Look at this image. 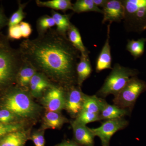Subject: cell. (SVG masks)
<instances>
[{"instance_id": "1", "label": "cell", "mask_w": 146, "mask_h": 146, "mask_svg": "<svg viewBox=\"0 0 146 146\" xmlns=\"http://www.w3.org/2000/svg\"><path fill=\"white\" fill-rule=\"evenodd\" d=\"M18 50L24 60L57 86L66 90L77 86L76 69L80 53L67 36L51 29L35 39L23 40Z\"/></svg>"}, {"instance_id": "2", "label": "cell", "mask_w": 146, "mask_h": 146, "mask_svg": "<svg viewBox=\"0 0 146 146\" xmlns=\"http://www.w3.org/2000/svg\"><path fill=\"white\" fill-rule=\"evenodd\" d=\"M3 108L22 119L33 118L39 111V106L32 100L28 91L19 87L6 95L3 102Z\"/></svg>"}, {"instance_id": "3", "label": "cell", "mask_w": 146, "mask_h": 146, "mask_svg": "<svg viewBox=\"0 0 146 146\" xmlns=\"http://www.w3.org/2000/svg\"><path fill=\"white\" fill-rule=\"evenodd\" d=\"M23 63L19 50L13 49L6 42H0V88L10 84L14 80Z\"/></svg>"}, {"instance_id": "4", "label": "cell", "mask_w": 146, "mask_h": 146, "mask_svg": "<svg viewBox=\"0 0 146 146\" xmlns=\"http://www.w3.org/2000/svg\"><path fill=\"white\" fill-rule=\"evenodd\" d=\"M139 74L136 69L116 63L96 95L103 99L111 94L115 96L125 87L131 79L137 76Z\"/></svg>"}, {"instance_id": "5", "label": "cell", "mask_w": 146, "mask_h": 146, "mask_svg": "<svg viewBox=\"0 0 146 146\" xmlns=\"http://www.w3.org/2000/svg\"><path fill=\"white\" fill-rule=\"evenodd\" d=\"M125 9L123 20L127 31H144L146 25V0H121Z\"/></svg>"}, {"instance_id": "6", "label": "cell", "mask_w": 146, "mask_h": 146, "mask_svg": "<svg viewBox=\"0 0 146 146\" xmlns=\"http://www.w3.org/2000/svg\"><path fill=\"white\" fill-rule=\"evenodd\" d=\"M146 91V82L137 76L131 79L125 87L114 96V104L127 110L131 113L136 101L141 94Z\"/></svg>"}, {"instance_id": "7", "label": "cell", "mask_w": 146, "mask_h": 146, "mask_svg": "<svg viewBox=\"0 0 146 146\" xmlns=\"http://www.w3.org/2000/svg\"><path fill=\"white\" fill-rule=\"evenodd\" d=\"M129 122L125 117L108 120L100 126L90 128L94 136H98L101 141L102 146H109L112 136L119 131L125 129Z\"/></svg>"}, {"instance_id": "8", "label": "cell", "mask_w": 146, "mask_h": 146, "mask_svg": "<svg viewBox=\"0 0 146 146\" xmlns=\"http://www.w3.org/2000/svg\"><path fill=\"white\" fill-rule=\"evenodd\" d=\"M66 95V89L53 85L42 96V104L48 111L60 112L65 109Z\"/></svg>"}, {"instance_id": "9", "label": "cell", "mask_w": 146, "mask_h": 146, "mask_svg": "<svg viewBox=\"0 0 146 146\" xmlns=\"http://www.w3.org/2000/svg\"><path fill=\"white\" fill-rule=\"evenodd\" d=\"M85 95L78 86L66 90L65 109L72 117H76L82 110Z\"/></svg>"}, {"instance_id": "10", "label": "cell", "mask_w": 146, "mask_h": 146, "mask_svg": "<svg viewBox=\"0 0 146 146\" xmlns=\"http://www.w3.org/2000/svg\"><path fill=\"white\" fill-rule=\"evenodd\" d=\"M102 10L103 14V24L107 22L111 25L114 22L119 23L124 19L125 9L121 1L108 0Z\"/></svg>"}, {"instance_id": "11", "label": "cell", "mask_w": 146, "mask_h": 146, "mask_svg": "<svg viewBox=\"0 0 146 146\" xmlns=\"http://www.w3.org/2000/svg\"><path fill=\"white\" fill-rule=\"evenodd\" d=\"M74 141L82 146H94L95 136L90 128L77 123L75 120L71 122Z\"/></svg>"}, {"instance_id": "12", "label": "cell", "mask_w": 146, "mask_h": 146, "mask_svg": "<svg viewBox=\"0 0 146 146\" xmlns=\"http://www.w3.org/2000/svg\"><path fill=\"white\" fill-rule=\"evenodd\" d=\"M110 26L111 24H110L108 25L106 40L97 58L96 67V71L97 73L100 72L106 69H112L111 47L110 44Z\"/></svg>"}, {"instance_id": "13", "label": "cell", "mask_w": 146, "mask_h": 146, "mask_svg": "<svg viewBox=\"0 0 146 146\" xmlns=\"http://www.w3.org/2000/svg\"><path fill=\"white\" fill-rule=\"evenodd\" d=\"M53 85L44 74L37 72L31 80L29 91L33 97L40 98L47 89Z\"/></svg>"}, {"instance_id": "14", "label": "cell", "mask_w": 146, "mask_h": 146, "mask_svg": "<svg viewBox=\"0 0 146 146\" xmlns=\"http://www.w3.org/2000/svg\"><path fill=\"white\" fill-rule=\"evenodd\" d=\"M36 72V69L32 65L23 59V63L17 73L16 78L18 87L28 91L31 80Z\"/></svg>"}, {"instance_id": "15", "label": "cell", "mask_w": 146, "mask_h": 146, "mask_svg": "<svg viewBox=\"0 0 146 146\" xmlns=\"http://www.w3.org/2000/svg\"><path fill=\"white\" fill-rule=\"evenodd\" d=\"M131 114L127 110L120 108L114 104H110L104 99H102V108L100 113L101 120L119 119L129 116Z\"/></svg>"}, {"instance_id": "16", "label": "cell", "mask_w": 146, "mask_h": 146, "mask_svg": "<svg viewBox=\"0 0 146 146\" xmlns=\"http://www.w3.org/2000/svg\"><path fill=\"white\" fill-rule=\"evenodd\" d=\"M29 137L28 131L24 129L13 131L0 139V146H25Z\"/></svg>"}, {"instance_id": "17", "label": "cell", "mask_w": 146, "mask_h": 146, "mask_svg": "<svg viewBox=\"0 0 146 146\" xmlns=\"http://www.w3.org/2000/svg\"><path fill=\"white\" fill-rule=\"evenodd\" d=\"M92 70L89 54H80L76 69L77 86L79 88H81L83 82L90 76Z\"/></svg>"}, {"instance_id": "18", "label": "cell", "mask_w": 146, "mask_h": 146, "mask_svg": "<svg viewBox=\"0 0 146 146\" xmlns=\"http://www.w3.org/2000/svg\"><path fill=\"white\" fill-rule=\"evenodd\" d=\"M68 122L69 120L60 112L48 111L43 117L42 129H60Z\"/></svg>"}, {"instance_id": "19", "label": "cell", "mask_w": 146, "mask_h": 146, "mask_svg": "<svg viewBox=\"0 0 146 146\" xmlns=\"http://www.w3.org/2000/svg\"><path fill=\"white\" fill-rule=\"evenodd\" d=\"M67 35L71 44L80 53V54H89V50L84 44L79 31L74 25L71 24L67 32Z\"/></svg>"}, {"instance_id": "20", "label": "cell", "mask_w": 146, "mask_h": 146, "mask_svg": "<svg viewBox=\"0 0 146 146\" xmlns=\"http://www.w3.org/2000/svg\"><path fill=\"white\" fill-rule=\"evenodd\" d=\"M51 15L56 26V31L62 35L67 36V32L72 24L70 21L71 15L62 14L53 10L51 11Z\"/></svg>"}, {"instance_id": "21", "label": "cell", "mask_w": 146, "mask_h": 146, "mask_svg": "<svg viewBox=\"0 0 146 146\" xmlns=\"http://www.w3.org/2000/svg\"><path fill=\"white\" fill-rule=\"evenodd\" d=\"M36 5L40 7H46L56 10L65 12L68 10L73 9V4L70 0H51V1H36Z\"/></svg>"}, {"instance_id": "22", "label": "cell", "mask_w": 146, "mask_h": 146, "mask_svg": "<svg viewBox=\"0 0 146 146\" xmlns=\"http://www.w3.org/2000/svg\"><path fill=\"white\" fill-rule=\"evenodd\" d=\"M102 98L96 95H85L82 110L100 115Z\"/></svg>"}, {"instance_id": "23", "label": "cell", "mask_w": 146, "mask_h": 146, "mask_svg": "<svg viewBox=\"0 0 146 146\" xmlns=\"http://www.w3.org/2000/svg\"><path fill=\"white\" fill-rule=\"evenodd\" d=\"M72 11L78 13L86 12L103 13L102 10L95 5L93 0H77L73 4Z\"/></svg>"}, {"instance_id": "24", "label": "cell", "mask_w": 146, "mask_h": 146, "mask_svg": "<svg viewBox=\"0 0 146 146\" xmlns=\"http://www.w3.org/2000/svg\"><path fill=\"white\" fill-rule=\"evenodd\" d=\"M146 38H142L138 40L128 41L126 49L135 59L141 57L145 51Z\"/></svg>"}, {"instance_id": "25", "label": "cell", "mask_w": 146, "mask_h": 146, "mask_svg": "<svg viewBox=\"0 0 146 146\" xmlns=\"http://www.w3.org/2000/svg\"><path fill=\"white\" fill-rule=\"evenodd\" d=\"M55 25L52 16L44 15L38 18L36 21V29L38 35H42Z\"/></svg>"}, {"instance_id": "26", "label": "cell", "mask_w": 146, "mask_h": 146, "mask_svg": "<svg viewBox=\"0 0 146 146\" xmlns=\"http://www.w3.org/2000/svg\"><path fill=\"white\" fill-rule=\"evenodd\" d=\"M74 120L77 123L84 125L89 123L101 121L99 114L91 113L84 110H82Z\"/></svg>"}, {"instance_id": "27", "label": "cell", "mask_w": 146, "mask_h": 146, "mask_svg": "<svg viewBox=\"0 0 146 146\" xmlns=\"http://www.w3.org/2000/svg\"><path fill=\"white\" fill-rule=\"evenodd\" d=\"M18 9L12 14L9 19V27L18 25L25 17L26 13L24 12V10L27 3H21L20 1L18 2Z\"/></svg>"}, {"instance_id": "28", "label": "cell", "mask_w": 146, "mask_h": 146, "mask_svg": "<svg viewBox=\"0 0 146 146\" xmlns=\"http://www.w3.org/2000/svg\"><path fill=\"white\" fill-rule=\"evenodd\" d=\"M24 125L23 123L16 122L9 124L0 123V139L9 133L23 129Z\"/></svg>"}, {"instance_id": "29", "label": "cell", "mask_w": 146, "mask_h": 146, "mask_svg": "<svg viewBox=\"0 0 146 146\" xmlns=\"http://www.w3.org/2000/svg\"><path fill=\"white\" fill-rule=\"evenodd\" d=\"M18 118L9 110L3 108L0 110V123H12Z\"/></svg>"}, {"instance_id": "30", "label": "cell", "mask_w": 146, "mask_h": 146, "mask_svg": "<svg viewBox=\"0 0 146 146\" xmlns=\"http://www.w3.org/2000/svg\"><path fill=\"white\" fill-rule=\"evenodd\" d=\"M29 138L35 146H45L44 130L41 129L33 132L30 136Z\"/></svg>"}, {"instance_id": "31", "label": "cell", "mask_w": 146, "mask_h": 146, "mask_svg": "<svg viewBox=\"0 0 146 146\" xmlns=\"http://www.w3.org/2000/svg\"><path fill=\"white\" fill-rule=\"evenodd\" d=\"M8 37L9 39L16 40H19L23 37L19 24L9 27Z\"/></svg>"}, {"instance_id": "32", "label": "cell", "mask_w": 146, "mask_h": 146, "mask_svg": "<svg viewBox=\"0 0 146 146\" xmlns=\"http://www.w3.org/2000/svg\"><path fill=\"white\" fill-rule=\"evenodd\" d=\"M19 25L22 31V37L28 39L32 32L31 25L28 23L23 21Z\"/></svg>"}, {"instance_id": "33", "label": "cell", "mask_w": 146, "mask_h": 146, "mask_svg": "<svg viewBox=\"0 0 146 146\" xmlns=\"http://www.w3.org/2000/svg\"><path fill=\"white\" fill-rule=\"evenodd\" d=\"M9 19L5 16L2 9L0 8V29L8 25Z\"/></svg>"}, {"instance_id": "34", "label": "cell", "mask_w": 146, "mask_h": 146, "mask_svg": "<svg viewBox=\"0 0 146 146\" xmlns=\"http://www.w3.org/2000/svg\"><path fill=\"white\" fill-rule=\"evenodd\" d=\"M55 146H82L75 141H65Z\"/></svg>"}, {"instance_id": "35", "label": "cell", "mask_w": 146, "mask_h": 146, "mask_svg": "<svg viewBox=\"0 0 146 146\" xmlns=\"http://www.w3.org/2000/svg\"><path fill=\"white\" fill-rule=\"evenodd\" d=\"M108 0H93L94 3L98 7L103 8L106 4Z\"/></svg>"}, {"instance_id": "36", "label": "cell", "mask_w": 146, "mask_h": 146, "mask_svg": "<svg viewBox=\"0 0 146 146\" xmlns=\"http://www.w3.org/2000/svg\"><path fill=\"white\" fill-rule=\"evenodd\" d=\"M146 29V25L145 26V27H144V28L143 29L144 31Z\"/></svg>"}, {"instance_id": "37", "label": "cell", "mask_w": 146, "mask_h": 146, "mask_svg": "<svg viewBox=\"0 0 146 146\" xmlns=\"http://www.w3.org/2000/svg\"><path fill=\"white\" fill-rule=\"evenodd\" d=\"M1 39H0V42H1Z\"/></svg>"}]
</instances>
